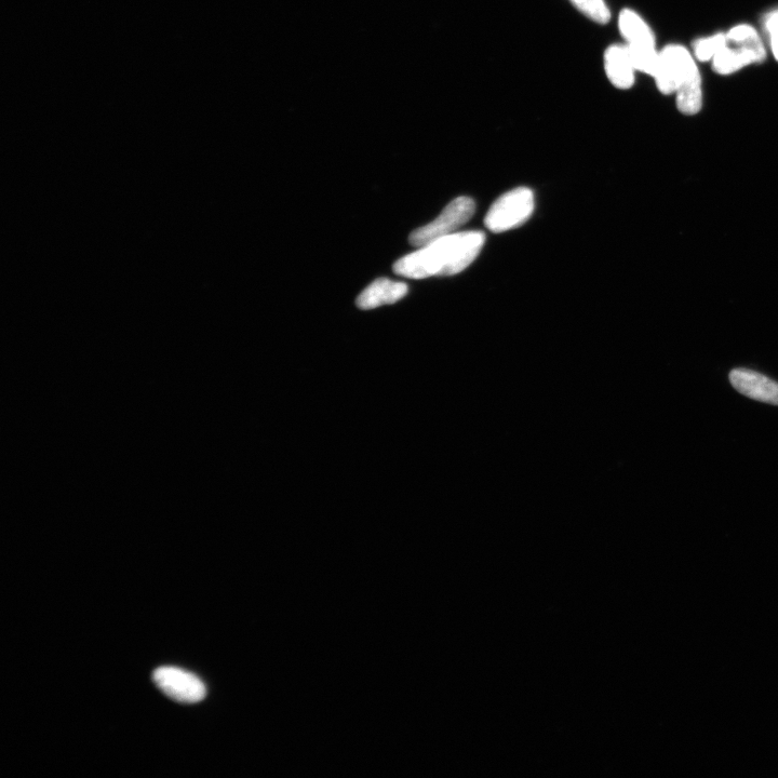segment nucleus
I'll use <instances>...</instances> for the list:
<instances>
[{"label": "nucleus", "mask_w": 778, "mask_h": 778, "mask_svg": "<svg viewBox=\"0 0 778 778\" xmlns=\"http://www.w3.org/2000/svg\"><path fill=\"white\" fill-rule=\"evenodd\" d=\"M485 241L484 233L476 231L439 238L398 260L394 272L412 279L459 274L477 259Z\"/></svg>", "instance_id": "obj_1"}, {"label": "nucleus", "mask_w": 778, "mask_h": 778, "mask_svg": "<svg viewBox=\"0 0 778 778\" xmlns=\"http://www.w3.org/2000/svg\"><path fill=\"white\" fill-rule=\"evenodd\" d=\"M726 36V45L712 61L713 69L718 75L729 76L766 59V47L754 26H733Z\"/></svg>", "instance_id": "obj_2"}, {"label": "nucleus", "mask_w": 778, "mask_h": 778, "mask_svg": "<svg viewBox=\"0 0 778 778\" xmlns=\"http://www.w3.org/2000/svg\"><path fill=\"white\" fill-rule=\"evenodd\" d=\"M534 210V195L527 187L506 193L490 208L486 225L491 232L503 233L525 224Z\"/></svg>", "instance_id": "obj_3"}, {"label": "nucleus", "mask_w": 778, "mask_h": 778, "mask_svg": "<svg viewBox=\"0 0 778 778\" xmlns=\"http://www.w3.org/2000/svg\"><path fill=\"white\" fill-rule=\"evenodd\" d=\"M475 210L476 206L472 198L454 199L436 220L411 233L410 244L421 248L439 238L455 234L460 227L473 218Z\"/></svg>", "instance_id": "obj_4"}, {"label": "nucleus", "mask_w": 778, "mask_h": 778, "mask_svg": "<svg viewBox=\"0 0 778 778\" xmlns=\"http://www.w3.org/2000/svg\"><path fill=\"white\" fill-rule=\"evenodd\" d=\"M699 70L692 53L681 45H669L660 51L653 78L663 95H674L691 75Z\"/></svg>", "instance_id": "obj_5"}, {"label": "nucleus", "mask_w": 778, "mask_h": 778, "mask_svg": "<svg viewBox=\"0 0 778 778\" xmlns=\"http://www.w3.org/2000/svg\"><path fill=\"white\" fill-rule=\"evenodd\" d=\"M153 680L160 691L179 703L195 704L207 694L203 681L180 668L160 667L155 670Z\"/></svg>", "instance_id": "obj_6"}, {"label": "nucleus", "mask_w": 778, "mask_h": 778, "mask_svg": "<svg viewBox=\"0 0 778 778\" xmlns=\"http://www.w3.org/2000/svg\"><path fill=\"white\" fill-rule=\"evenodd\" d=\"M730 382L744 396L778 406V383L766 375L748 369H735L730 373Z\"/></svg>", "instance_id": "obj_7"}, {"label": "nucleus", "mask_w": 778, "mask_h": 778, "mask_svg": "<svg viewBox=\"0 0 778 778\" xmlns=\"http://www.w3.org/2000/svg\"><path fill=\"white\" fill-rule=\"evenodd\" d=\"M409 291L408 285L398 281L381 278L375 280L364 292L356 303L360 310L368 311L382 305L394 304L404 299Z\"/></svg>", "instance_id": "obj_8"}, {"label": "nucleus", "mask_w": 778, "mask_h": 778, "mask_svg": "<svg viewBox=\"0 0 778 778\" xmlns=\"http://www.w3.org/2000/svg\"><path fill=\"white\" fill-rule=\"evenodd\" d=\"M605 67L614 87L625 90L634 86L636 69L627 46H611L606 52Z\"/></svg>", "instance_id": "obj_9"}, {"label": "nucleus", "mask_w": 778, "mask_h": 778, "mask_svg": "<svg viewBox=\"0 0 778 778\" xmlns=\"http://www.w3.org/2000/svg\"><path fill=\"white\" fill-rule=\"evenodd\" d=\"M619 26L627 45H656L655 36L649 24L634 10L625 9L622 11Z\"/></svg>", "instance_id": "obj_10"}, {"label": "nucleus", "mask_w": 778, "mask_h": 778, "mask_svg": "<svg viewBox=\"0 0 778 778\" xmlns=\"http://www.w3.org/2000/svg\"><path fill=\"white\" fill-rule=\"evenodd\" d=\"M675 95L680 113L690 116L699 113L703 106V85L700 70L694 72Z\"/></svg>", "instance_id": "obj_11"}, {"label": "nucleus", "mask_w": 778, "mask_h": 778, "mask_svg": "<svg viewBox=\"0 0 778 778\" xmlns=\"http://www.w3.org/2000/svg\"><path fill=\"white\" fill-rule=\"evenodd\" d=\"M636 71L654 76L659 64L660 51L656 45H626Z\"/></svg>", "instance_id": "obj_12"}, {"label": "nucleus", "mask_w": 778, "mask_h": 778, "mask_svg": "<svg viewBox=\"0 0 778 778\" xmlns=\"http://www.w3.org/2000/svg\"><path fill=\"white\" fill-rule=\"evenodd\" d=\"M726 33H718L714 36L696 40L693 45L694 58L700 62L713 61L718 52L726 45Z\"/></svg>", "instance_id": "obj_13"}, {"label": "nucleus", "mask_w": 778, "mask_h": 778, "mask_svg": "<svg viewBox=\"0 0 778 778\" xmlns=\"http://www.w3.org/2000/svg\"><path fill=\"white\" fill-rule=\"evenodd\" d=\"M571 3L587 18L596 23L606 24L611 19V13L605 0H571Z\"/></svg>", "instance_id": "obj_14"}, {"label": "nucleus", "mask_w": 778, "mask_h": 778, "mask_svg": "<svg viewBox=\"0 0 778 778\" xmlns=\"http://www.w3.org/2000/svg\"><path fill=\"white\" fill-rule=\"evenodd\" d=\"M764 26L770 35L773 56L778 61V10L770 13Z\"/></svg>", "instance_id": "obj_15"}]
</instances>
